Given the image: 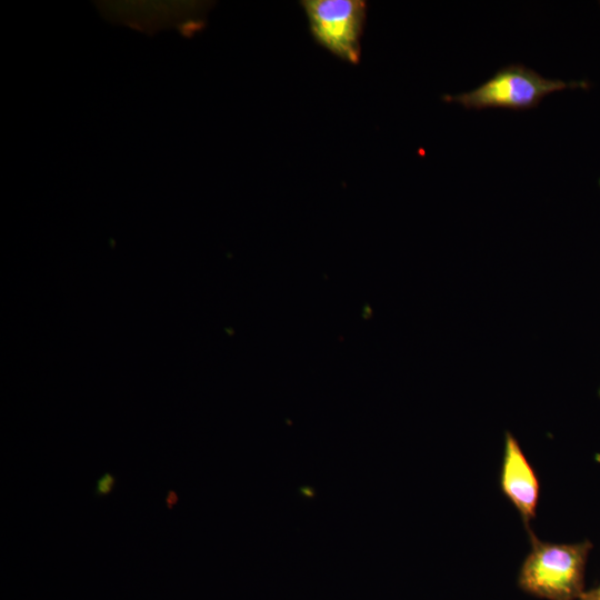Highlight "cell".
Instances as JSON below:
<instances>
[{
	"mask_svg": "<svg viewBox=\"0 0 600 600\" xmlns=\"http://www.w3.org/2000/svg\"><path fill=\"white\" fill-rule=\"evenodd\" d=\"M531 536V552L526 558L520 586L549 600H574L582 596L589 541L572 544L546 543Z\"/></svg>",
	"mask_w": 600,
	"mask_h": 600,
	"instance_id": "1",
	"label": "cell"
},
{
	"mask_svg": "<svg viewBox=\"0 0 600 600\" xmlns=\"http://www.w3.org/2000/svg\"><path fill=\"white\" fill-rule=\"evenodd\" d=\"M586 87V81L547 79L533 69L512 63L500 68L478 88L456 96L444 94L442 99L460 103L466 109L506 108L520 111L538 107L552 92Z\"/></svg>",
	"mask_w": 600,
	"mask_h": 600,
	"instance_id": "2",
	"label": "cell"
},
{
	"mask_svg": "<svg viewBox=\"0 0 600 600\" xmlns=\"http://www.w3.org/2000/svg\"><path fill=\"white\" fill-rule=\"evenodd\" d=\"M309 28L316 42L337 58L357 64L367 17L362 0H303Z\"/></svg>",
	"mask_w": 600,
	"mask_h": 600,
	"instance_id": "3",
	"label": "cell"
},
{
	"mask_svg": "<svg viewBox=\"0 0 600 600\" xmlns=\"http://www.w3.org/2000/svg\"><path fill=\"white\" fill-rule=\"evenodd\" d=\"M500 483L528 528L536 516L540 487L533 468L510 432L506 434Z\"/></svg>",
	"mask_w": 600,
	"mask_h": 600,
	"instance_id": "4",
	"label": "cell"
},
{
	"mask_svg": "<svg viewBox=\"0 0 600 600\" xmlns=\"http://www.w3.org/2000/svg\"><path fill=\"white\" fill-rule=\"evenodd\" d=\"M117 481H118V478L113 472L111 471L104 472L96 481L93 496L97 498L107 497L113 491V488L116 487Z\"/></svg>",
	"mask_w": 600,
	"mask_h": 600,
	"instance_id": "5",
	"label": "cell"
},
{
	"mask_svg": "<svg viewBox=\"0 0 600 600\" xmlns=\"http://www.w3.org/2000/svg\"><path fill=\"white\" fill-rule=\"evenodd\" d=\"M179 497L176 490L169 489L166 496V506L169 510H171L178 502Z\"/></svg>",
	"mask_w": 600,
	"mask_h": 600,
	"instance_id": "6",
	"label": "cell"
},
{
	"mask_svg": "<svg viewBox=\"0 0 600 600\" xmlns=\"http://www.w3.org/2000/svg\"><path fill=\"white\" fill-rule=\"evenodd\" d=\"M591 594H592L597 600H600V588L597 589L596 591L591 592Z\"/></svg>",
	"mask_w": 600,
	"mask_h": 600,
	"instance_id": "7",
	"label": "cell"
},
{
	"mask_svg": "<svg viewBox=\"0 0 600 600\" xmlns=\"http://www.w3.org/2000/svg\"><path fill=\"white\" fill-rule=\"evenodd\" d=\"M583 600H597L591 593L584 594Z\"/></svg>",
	"mask_w": 600,
	"mask_h": 600,
	"instance_id": "8",
	"label": "cell"
},
{
	"mask_svg": "<svg viewBox=\"0 0 600 600\" xmlns=\"http://www.w3.org/2000/svg\"><path fill=\"white\" fill-rule=\"evenodd\" d=\"M599 184H600V180H599Z\"/></svg>",
	"mask_w": 600,
	"mask_h": 600,
	"instance_id": "9",
	"label": "cell"
},
{
	"mask_svg": "<svg viewBox=\"0 0 600 600\" xmlns=\"http://www.w3.org/2000/svg\"><path fill=\"white\" fill-rule=\"evenodd\" d=\"M599 394H600V391H599Z\"/></svg>",
	"mask_w": 600,
	"mask_h": 600,
	"instance_id": "10",
	"label": "cell"
}]
</instances>
